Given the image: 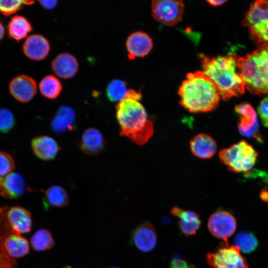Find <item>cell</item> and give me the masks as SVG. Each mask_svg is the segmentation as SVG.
<instances>
[{"label": "cell", "mask_w": 268, "mask_h": 268, "mask_svg": "<svg viewBox=\"0 0 268 268\" xmlns=\"http://www.w3.org/2000/svg\"><path fill=\"white\" fill-rule=\"evenodd\" d=\"M9 208L6 205L0 206V268H17L16 260L8 255L5 247L6 238L14 232L7 218Z\"/></svg>", "instance_id": "12"}, {"label": "cell", "mask_w": 268, "mask_h": 268, "mask_svg": "<svg viewBox=\"0 0 268 268\" xmlns=\"http://www.w3.org/2000/svg\"><path fill=\"white\" fill-rule=\"evenodd\" d=\"M190 144L193 154L201 159L212 157L217 149L215 140L209 135L204 133L194 136L191 140Z\"/></svg>", "instance_id": "21"}, {"label": "cell", "mask_w": 268, "mask_h": 268, "mask_svg": "<svg viewBox=\"0 0 268 268\" xmlns=\"http://www.w3.org/2000/svg\"><path fill=\"white\" fill-rule=\"evenodd\" d=\"M169 268H193V267L180 258H174L170 263Z\"/></svg>", "instance_id": "35"}, {"label": "cell", "mask_w": 268, "mask_h": 268, "mask_svg": "<svg viewBox=\"0 0 268 268\" xmlns=\"http://www.w3.org/2000/svg\"><path fill=\"white\" fill-rule=\"evenodd\" d=\"M258 153L252 145L241 140L220 150L218 156L221 163L236 173H250L257 162Z\"/></svg>", "instance_id": "5"}, {"label": "cell", "mask_w": 268, "mask_h": 268, "mask_svg": "<svg viewBox=\"0 0 268 268\" xmlns=\"http://www.w3.org/2000/svg\"><path fill=\"white\" fill-rule=\"evenodd\" d=\"M50 49L48 40L40 34H32L25 41L22 50L25 55L35 61L44 60Z\"/></svg>", "instance_id": "15"}, {"label": "cell", "mask_w": 268, "mask_h": 268, "mask_svg": "<svg viewBox=\"0 0 268 268\" xmlns=\"http://www.w3.org/2000/svg\"><path fill=\"white\" fill-rule=\"evenodd\" d=\"M39 2L42 6L49 9L54 8L57 3V0H39Z\"/></svg>", "instance_id": "36"}, {"label": "cell", "mask_w": 268, "mask_h": 268, "mask_svg": "<svg viewBox=\"0 0 268 268\" xmlns=\"http://www.w3.org/2000/svg\"><path fill=\"white\" fill-rule=\"evenodd\" d=\"M14 168L13 157L7 152L0 151V180L13 172Z\"/></svg>", "instance_id": "33"}, {"label": "cell", "mask_w": 268, "mask_h": 268, "mask_svg": "<svg viewBox=\"0 0 268 268\" xmlns=\"http://www.w3.org/2000/svg\"><path fill=\"white\" fill-rule=\"evenodd\" d=\"M5 247L8 255L14 259L24 257L29 251L27 240L20 234L14 232L11 233L6 238Z\"/></svg>", "instance_id": "24"}, {"label": "cell", "mask_w": 268, "mask_h": 268, "mask_svg": "<svg viewBox=\"0 0 268 268\" xmlns=\"http://www.w3.org/2000/svg\"><path fill=\"white\" fill-rule=\"evenodd\" d=\"M128 91L125 82L120 79H114L108 84L106 94L110 101L119 102L126 98Z\"/></svg>", "instance_id": "30"}, {"label": "cell", "mask_w": 268, "mask_h": 268, "mask_svg": "<svg viewBox=\"0 0 268 268\" xmlns=\"http://www.w3.org/2000/svg\"><path fill=\"white\" fill-rule=\"evenodd\" d=\"M7 218L13 231L21 234L29 232L32 227V217L30 212L26 208L14 206L9 207Z\"/></svg>", "instance_id": "18"}, {"label": "cell", "mask_w": 268, "mask_h": 268, "mask_svg": "<svg viewBox=\"0 0 268 268\" xmlns=\"http://www.w3.org/2000/svg\"><path fill=\"white\" fill-rule=\"evenodd\" d=\"M120 268L117 267H110V268Z\"/></svg>", "instance_id": "39"}, {"label": "cell", "mask_w": 268, "mask_h": 268, "mask_svg": "<svg viewBox=\"0 0 268 268\" xmlns=\"http://www.w3.org/2000/svg\"><path fill=\"white\" fill-rule=\"evenodd\" d=\"M226 1V0H207V2L208 3H209L210 4L213 5V6H218V5H220L222 4H223L224 3H225V2Z\"/></svg>", "instance_id": "37"}, {"label": "cell", "mask_w": 268, "mask_h": 268, "mask_svg": "<svg viewBox=\"0 0 268 268\" xmlns=\"http://www.w3.org/2000/svg\"><path fill=\"white\" fill-rule=\"evenodd\" d=\"M31 147L34 154L43 160L54 159L60 148L57 141L48 135H39L32 139Z\"/></svg>", "instance_id": "19"}, {"label": "cell", "mask_w": 268, "mask_h": 268, "mask_svg": "<svg viewBox=\"0 0 268 268\" xmlns=\"http://www.w3.org/2000/svg\"><path fill=\"white\" fill-rule=\"evenodd\" d=\"M75 120L73 110L68 106H63L57 111L51 122V127L54 132L62 133L73 129Z\"/></svg>", "instance_id": "23"}, {"label": "cell", "mask_w": 268, "mask_h": 268, "mask_svg": "<svg viewBox=\"0 0 268 268\" xmlns=\"http://www.w3.org/2000/svg\"><path fill=\"white\" fill-rule=\"evenodd\" d=\"M171 213L179 218V229L186 236L196 234L201 227V219L199 214L195 211L186 210L178 206H174L171 210Z\"/></svg>", "instance_id": "17"}, {"label": "cell", "mask_w": 268, "mask_h": 268, "mask_svg": "<svg viewBox=\"0 0 268 268\" xmlns=\"http://www.w3.org/2000/svg\"><path fill=\"white\" fill-rule=\"evenodd\" d=\"M30 243L35 250L40 252L50 249L55 244L52 234L46 229L37 230L31 236Z\"/></svg>", "instance_id": "28"}, {"label": "cell", "mask_w": 268, "mask_h": 268, "mask_svg": "<svg viewBox=\"0 0 268 268\" xmlns=\"http://www.w3.org/2000/svg\"><path fill=\"white\" fill-rule=\"evenodd\" d=\"M235 111L240 116L238 124L240 133L244 136L262 142L257 113L252 106L247 103H242L236 105Z\"/></svg>", "instance_id": "10"}, {"label": "cell", "mask_w": 268, "mask_h": 268, "mask_svg": "<svg viewBox=\"0 0 268 268\" xmlns=\"http://www.w3.org/2000/svg\"><path fill=\"white\" fill-rule=\"evenodd\" d=\"M116 109L120 135L138 145L145 144L153 134L154 127L143 105L137 99L127 97L118 102Z\"/></svg>", "instance_id": "3"}, {"label": "cell", "mask_w": 268, "mask_h": 268, "mask_svg": "<svg viewBox=\"0 0 268 268\" xmlns=\"http://www.w3.org/2000/svg\"><path fill=\"white\" fill-rule=\"evenodd\" d=\"M62 89L60 80L53 75H48L43 77L39 83V90L43 96L54 99L58 97Z\"/></svg>", "instance_id": "27"}, {"label": "cell", "mask_w": 268, "mask_h": 268, "mask_svg": "<svg viewBox=\"0 0 268 268\" xmlns=\"http://www.w3.org/2000/svg\"><path fill=\"white\" fill-rule=\"evenodd\" d=\"M234 242L240 251L245 253L253 252L258 245V240L255 235L246 231L239 232L235 237Z\"/></svg>", "instance_id": "29"}, {"label": "cell", "mask_w": 268, "mask_h": 268, "mask_svg": "<svg viewBox=\"0 0 268 268\" xmlns=\"http://www.w3.org/2000/svg\"><path fill=\"white\" fill-rule=\"evenodd\" d=\"M9 91L16 100L21 103H27L31 100L36 93V82L29 76L18 75L10 81Z\"/></svg>", "instance_id": "11"}, {"label": "cell", "mask_w": 268, "mask_h": 268, "mask_svg": "<svg viewBox=\"0 0 268 268\" xmlns=\"http://www.w3.org/2000/svg\"><path fill=\"white\" fill-rule=\"evenodd\" d=\"M16 122L12 112L5 108L0 109V132L6 134L14 128Z\"/></svg>", "instance_id": "32"}, {"label": "cell", "mask_w": 268, "mask_h": 268, "mask_svg": "<svg viewBox=\"0 0 268 268\" xmlns=\"http://www.w3.org/2000/svg\"><path fill=\"white\" fill-rule=\"evenodd\" d=\"M54 73L59 77L67 79L73 77L78 68L76 59L71 54L63 53L57 55L51 64Z\"/></svg>", "instance_id": "20"}, {"label": "cell", "mask_w": 268, "mask_h": 268, "mask_svg": "<svg viewBox=\"0 0 268 268\" xmlns=\"http://www.w3.org/2000/svg\"><path fill=\"white\" fill-rule=\"evenodd\" d=\"M237 246L224 242L213 252L206 255V260L212 268H248Z\"/></svg>", "instance_id": "7"}, {"label": "cell", "mask_w": 268, "mask_h": 268, "mask_svg": "<svg viewBox=\"0 0 268 268\" xmlns=\"http://www.w3.org/2000/svg\"><path fill=\"white\" fill-rule=\"evenodd\" d=\"M236 221L228 211L218 210L209 217L207 227L210 233L215 237L227 242L236 229Z\"/></svg>", "instance_id": "9"}, {"label": "cell", "mask_w": 268, "mask_h": 268, "mask_svg": "<svg viewBox=\"0 0 268 268\" xmlns=\"http://www.w3.org/2000/svg\"><path fill=\"white\" fill-rule=\"evenodd\" d=\"M25 190L24 179L18 173L12 172L0 180V195L5 199H18Z\"/></svg>", "instance_id": "16"}, {"label": "cell", "mask_w": 268, "mask_h": 268, "mask_svg": "<svg viewBox=\"0 0 268 268\" xmlns=\"http://www.w3.org/2000/svg\"><path fill=\"white\" fill-rule=\"evenodd\" d=\"M242 24L248 28L256 44L268 45V1L257 0L252 3Z\"/></svg>", "instance_id": "6"}, {"label": "cell", "mask_w": 268, "mask_h": 268, "mask_svg": "<svg viewBox=\"0 0 268 268\" xmlns=\"http://www.w3.org/2000/svg\"><path fill=\"white\" fill-rule=\"evenodd\" d=\"M32 30L30 22L25 17L19 15L12 17L7 26L9 37L17 42L25 38Z\"/></svg>", "instance_id": "25"}, {"label": "cell", "mask_w": 268, "mask_h": 268, "mask_svg": "<svg viewBox=\"0 0 268 268\" xmlns=\"http://www.w3.org/2000/svg\"><path fill=\"white\" fill-rule=\"evenodd\" d=\"M32 0H0V12L4 15H11L22 8L24 5H30Z\"/></svg>", "instance_id": "31"}, {"label": "cell", "mask_w": 268, "mask_h": 268, "mask_svg": "<svg viewBox=\"0 0 268 268\" xmlns=\"http://www.w3.org/2000/svg\"><path fill=\"white\" fill-rule=\"evenodd\" d=\"M180 104L192 113H205L215 109L220 99V92L203 71L189 72L179 87Z\"/></svg>", "instance_id": "1"}, {"label": "cell", "mask_w": 268, "mask_h": 268, "mask_svg": "<svg viewBox=\"0 0 268 268\" xmlns=\"http://www.w3.org/2000/svg\"><path fill=\"white\" fill-rule=\"evenodd\" d=\"M44 205L62 207L66 206L69 202V197L67 191L58 185L52 186L48 188L45 192Z\"/></svg>", "instance_id": "26"}, {"label": "cell", "mask_w": 268, "mask_h": 268, "mask_svg": "<svg viewBox=\"0 0 268 268\" xmlns=\"http://www.w3.org/2000/svg\"><path fill=\"white\" fill-rule=\"evenodd\" d=\"M153 47L151 38L146 33L136 31L130 34L126 41V47L131 59L143 57L149 54Z\"/></svg>", "instance_id": "13"}, {"label": "cell", "mask_w": 268, "mask_h": 268, "mask_svg": "<svg viewBox=\"0 0 268 268\" xmlns=\"http://www.w3.org/2000/svg\"><path fill=\"white\" fill-rule=\"evenodd\" d=\"M184 9V3L181 0H154L151 2L153 18L169 26L181 20Z\"/></svg>", "instance_id": "8"}, {"label": "cell", "mask_w": 268, "mask_h": 268, "mask_svg": "<svg viewBox=\"0 0 268 268\" xmlns=\"http://www.w3.org/2000/svg\"><path fill=\"white\" fill-rule=\"evenodd\" d=\"M258 110L263 124L268 128V96L261 101Z\"/></svg>", "instance_id": "34"}, {"label": "cell", "mask_w": 268, "mask_h": 268, "mask_svg": "<svg viewBox=\"0 0 268 268\" xmlns=\"http://www.w3.org/2000/svg\"><path fill=\"white\" fill-rule=\"evenodd\" d=\"M133 240L140 251L143 252L152 251L157 243V234L154 227L149 222L139 225L133 232Z\"/></svg>", "instance_id": "14"}, {"label": "cell", "mask_w": 268, "mask_h": 268, "mask_svg": "<svg viewBox=\"0 0 268 268\" xmlns=\"http://www.w3.org/2000/svg\"><path fill=\"white\" fill-rule=\"evenodd\" d=\"M237 67L246 88L251 93L268 96V45L238 58Z\"/></svg>", "instance_id": "4"}, {"label": "cell", "mask_w": 268, "mask_h": 268, "mask_svg": "<svg viewBox=\"0 0 268 268\" xmlns=\"http://www.w3.org/2000/svg\"><path fill=\"white\" fill-rule=\"evenodd\" d=\"M105 140L101 133L95 128H88L83 133L79 146L84 153L97 155L104 148Z\"/></svg>", "instance_id": "22"}, {"label": "cell", "mask_w": 268, "mask_h": 268, "mask_svg": "<svg viewBox=\"0 0 268 268\" xmlns=\"http://www.w3.org/2000/svg\"><path fill=\"white\" fill-rule=\"evenodd\" d=\"M238 59L231 54L212 58L204 56L201 60L202 71L216 86L224 101L239 97L245 92L244 83L238 70Z\"/></svg>", "instance_id": "2"}, {"label": "cell", "mask_w": 268, "mask_h": 268, "mask_svg": "<svg viewBox=\"0 0 268 268\" xmlns=\"http://www.w3.org/2000/svg\"><path fill=\"white\" fill-rule=\"evenodd\" d=\"M4 27L2 24V23L0 21V41L3 38L4 35Z\"/></svg>", "instance_id": "38"}]
</instances>
